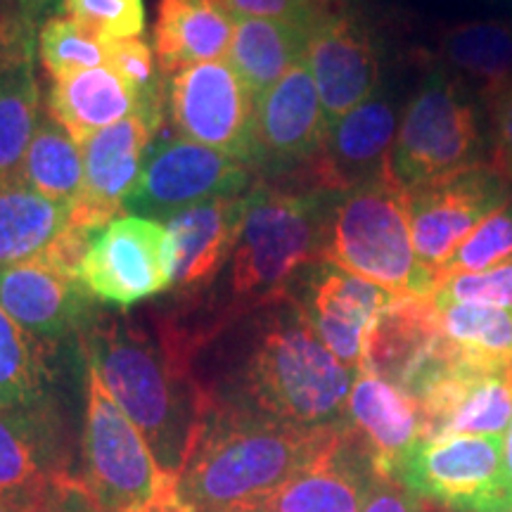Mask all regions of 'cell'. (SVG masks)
I'll use <instances>...</instances> for the list:
<instances>
[{
	"instance_id": "obj_17",
	"label": "cell",
	"mask_w": 512,
	"mask_h": 512,
	"mask_svg": "<svg viewBox=\"0 0 512 512\" xmlns=\"http://www.w3.org/2000/svg\"><path fill=\"white\" fill-rule=\"evenodd\" d=\"M306 64L332 126L382 88V50L375 31L354 10L313 27Z\"/></svg>"
},
{
	"instance_id": "obj_11",
	"label": "cell",
	"mask_w": 512,
	"mask_h": 512,
	"mask_svg": "<svg viewBox=\"0 0 512 512\" xmlns=\"http://www.w3.org/2000/svg\"><path fill=\"white\" fill-rule=\"evenodd\" d=\"M328 133L316 81L304 60L256 100L249 169L256 181L292 183L316 162Z\"/></svg>"
},
{
	"instance_id": "obj_26",
	"label": "cell",
	"mask_w": 512,
	"mask_h": 512,
	"mask_svg": "<svg viewBox=\"0 0 512 512\" xmlns=\"http://www.w3.org/2000/svg\"><path fill=\"white\" fill-rule=\"evenodd\" d=\"M235 17L219 0H159L155 55L164 74L223 60L233 41Z\"/></svg>"
},
{
	"instance_id": "obj_43",
	"label": "cell",
	"mask_w": 512,
	"mask_h": 512,
	"mask_svg": "<svg viewBox=\"0 0 512 512\" xmlns=\"http://www.w3.org/2000/svg\"><path fill=\"white\" fill-rule=\"evenodd\" d=\"M297 3L302 5V8L309 10L311 15L318 19V22H323V19L342 15V12L351 10L349 0H297Z\"/></svg>"
},
{
	"instance_id": "obj_6",
	"label": "cell",
	"mask_w": 512,
	"mask_h": 512,
	"mask_svg": "<svg viewBox=\"0 0 512 512\" xmlns=\"http://www.w3.org/2000/svg\"><path fill=\"white\" fill-rule=\"evenodd\" d=\"M482 117L475 93L441 64H432L401 114L392 174L415 188L482 164Z\"/></svg>"
},
{
	"instance_id": "obj_29",
	"label": "cell",
	"mask_w": 512,
	"mask_h": 512,
	"mask_svg": "<svg viewBox=\"0 0 512 512\" xmlns=\"http://www.w3.org/2000/svg\"><path fill=\"white\" fill-rule=\"evenodd\" d=\"M55 344L43 342L0 306V411L55 399Z\"/></svg>"
},
{
	"instance_id": "obj_14",
	"label": "cell",
	"mask_w": 512,
	"mask_h": 512,
	"mask_svg": "<svg viewBox=\"0 0 512 512\" xmlns=\"http://www.w3.org/2000/svg\"><path fill=\"white\" fill-rule=\"evenodd\" d=\"M456 356V344L441 332L434 297H396L368 328L358 373L382 377L418 399Z\"/></svg>"
},
{
	"instance_id": "obj_13",
	"label": "cell",
	"mask_w": 512,
	"mask_h": 512,
	"mask_svg": "<svg viewBox=\"0 0 512 512\" xmlns=\"http://www.w3.org/2000/svg\"><path fill=\"white\" fill-rule=\"evenodd\" d=\"M510 197L512 185L489 164H477L456 176L408 188L411 235L420 264L439 278L441 268L467 235Z\"/></svg>"
},
{
	"instance_id": "obj_3",
	"label": "cell",
	"mask_w": 512,
	"mask_h": 512,
	"mask_svg": "<svg viewBox=\"0 0 512 512\" xmlns=\"http://www.w3.org/2000/svg\"><path fill=\"white\" fill-rule=\"evenodd\" d=\"M347 422L297 427L209 403L178 472V498L192 512L254 508L323 456Z\"/></svg>"
},
{
	"instance_id": "obj_33",
	"label": "cell",
	"mask_w": 512,
	"mask_h": 512,
	"mask_svg": "<svg viewBox=\"0 0 512 512\" xmlns=\"http://www.w3.org/2000/svg\"><path fill=\"white\" fill-rule=\"evenodd\" d=\"M441 332L465 356L512 363V311L486 304H437Z\"/></svg>"
},
{
	"instance_id": "obj_2",
	"label": "cell",
	"mask_w": 512,
	"mask_h": 512,
	"mask_svg": "<svg viewBox=\"0 0 512 512\" xmlns=\"http://www.w3.org/2000/svg\"><path fill=\"white\" fill-rule=\"evenodd\" d=\"M83 358L152 453L178 479L190 441L209 408L197 377V344L176 313L98 311L79 337Z\"/></svg>"
},
{
	"instance_id": "obj_37",
	"label": "cell",
	"mask_w": 512,
	"mask_h": 512,
	"mask_svg": "<svg viewBox=\"0 0 512 512\" xmlns=\"http://www.w3.org/2000/svg\"><path fill=\"white\" fill-rule=\"evenodd\" d=\"M437 304H486L512 311V259L482 273L448 278L434 294Z\"/></svg>"
},
{
	"instance_id": "obj_27",
	"label": "cell",
	"mask_w": 512,
	"mask_h": 512,
	"mask_svg": "<svg viewBox=\"0 0 512 512\" xmlns=\"http://www.w3.org/2000/svg\"><path fill=\"white\" fill-rule=\"evenodd\" d=\"M46 112L81 145L102 128L133 117L138 100L110 67H98L53 81Z\"/></svg>"
},
{
	"instance_id": "obj_20",
	"label": "cell",
	"mask_w": 512,
	"mask_h": 512,
	"mask_svg": "<svg viewBox=\"0 0 512 512\" xmlns=\"http://www.w3.org/2000/svg\"><path fill=\"white\" fill-rule=\"evenodd\" d=\"M155 138V128L133 114L83 140V192L69 207V221L100 233L124 214Z\"/></svg>"
},
{
	"instance_id": "obj_19",
	"label": "cell",
	"mask_w": 512,
	"mask_h": 512,
	"mask_svg": "<svg viewBox=\"0 0 512 512\" xmlns=\"http://www.w3.org/2000/svg\"><path fill=\"white\" fill-rule=\"evenodd\" d=\"M72 475V441L55 399L0 411V494L41 503Z\"/></svg>"
},
{
	"instance_id": "obj_36",
	"label": "cell",
	"mask_w": 512,
	"mask_h": 512,
	"mask_svg": "<svg viewBox=\"0 0 512 512\" xmlns=\"http://www.w3.org/2000/svg\"><path fill=\"white\" fill-rule=\"evenodd\" d=\"M67 17L102 43L140 38L145 31V0H62Z\"/></svg>"
},
{
	"instance_id": "obj_31",
	"label": "cell",
	"mask_w": 512,
	"mask_h": 512,
	"mask_svg": "<svg viewBox=\"0 0 512 512\" xmlns=\"http://www.w3.org/2000/svg\"><path fill=\"white\" fill-rule=\"evenodd\" d=\"M17 181L48 200L72 204L83 192V152L67 128L43 112L31 145L19 166Z\"/></svg>"
},
{
	"instance_id": "obj_41",
	"label": "cell",
	"mask_w": 512,
	"mask_h": 512,
	"mask_svg": "<svg viewBox=\"0 0 512 512\" xmlns=\"http://www.w3.org/2000/svg\"><path fill=\"white\" fill-rule=\"evenodd\" d=\"M34 57V27L27 15H0V74Z\"/></svg>"
},
{
	"instance_id": "obj_1",
	"label": "cell",
	"mask_w": 512,
	"mask_h": 512,
	"mask_svg": "<svg viewBox=\"0 0 512 512\" xmlns=\"http://www.w3.org/2000/svg\"><path fill=\"white\" fill-rule=\"evenodd\" d=\"M209 403L297 427L347 420L354 370L320 342L294 297L216 330L195 361Z\"/></svg>"
},
{
	"instance_id": "obj_21",
	"label": "cell",
	"mask_w": 512,
	"mask_h": 512,
	"mask_svg": "<svg viewBox=\"0 0 512 512\" xmlns=\"http://www.w3.org/2000/svg\"><path fill=\"white\" fill-rule=\"evenodd\" d=\"M95 304L86 287L64 278L38 256L0 266V306L43 342L81 337L98 313Z\"/></svg>"
},
{
	"instance_id": "obj_23",
	"label": "cell",
	"mask_w": 512,
	"mask_h": 512,
	"mask_svg": "<svg viewBox=\"0 0 512 512\" xmlns=\"http://www.w3.org/2000/svg\"><path fill=\"white\" fill-rule=\"evenodd\" d=\"M245 197H216L178 211L166 221L174 245V285L178 299H195L219 283L238 245Z\"/></svg>"
},
{
	"instance_id": "obj_39",
	"label": "cell",
	"mask_w": 512,
	"mask_h": 512,
	"mask_svg": "<svg viewBox=\"0 0 512 512\" xmlns=\"http://www.w3.org/2000/svg\"><path fill=\"white\" fill-rule=\"evenodd\" d=\"M489 114V166L512 185V91L486 110Z\"/></svg>"
},
{
	"instance_id": "obj_10",
	"label": "cell",
	"mask_w": 512,
	"mask_h": 512,
	"mask_svg": "<svg viewBox=\"0 0 512 512\" xmlns=\"http://www.w3.org/2000/svg\"><path fill=\"white\" fill-rule=\"evenodd\" d=\"M254 183L249 166L219 150L188 138L155 140L136 190L126 200V211L162 223L216 197L247 195Z\"/></svg>"
},
{
	"instance_id": "obj_44",
	"label": "cell",
	"mask_w": 512,
	"mask_h": 512,
	"mask_svg": "<svg viewBox=\"0 0 512 512\" xmlns=\"http://www.w3.org/2000/svg\"><path fill=\"white\" fill-rule=\"evenodd\" d=\"M505 456V498H508V512H512V420L508 425V437L503 441Z\"/></svg>"
},
{
	"instance_id": "obj_9",
	"label": "cell",
	"mask_w": 512,
	"mask_h": 512,
	"mask_svg": "<svg viewBox=\"0 0 512 512\" xmlns=\"http://www.w3.org/2000/svg\"><path fill=\"white\" fill-rule=\"evenodd\" d=\"M81 285L98 304L126 311L171 292L174 245L164 223L121 214L95 235L81 266Z\"/></svg>"
},
{
	"instance_id": "obj_12",
	"label": "cell",
	"mask_w": 512,
	"mask_h": 512,
	"mask_svg": "<svg viewBox=\"0 0 512 512\" xmlns=\"http://www.w3.org/2000/svg\"><path fill=\"white\" fill-rule=\"evenodd\" d=\"M169 110L181 138L245 166L252 162L256 98L228 60L192 64L171 76Z\"/></svg>"
},
{
	"instance_id": "obj_45",
	"label": "cell",
	"mask_w": 512,
	"mask_h": 512,
	"mask_svg": "<svg viewBox=\"0 0 512 512\" xmlns=\"http://www.w3.org/2000/svg\"><path fill=\"white\" fill-rule=\"evenodd\" d=\"M143 512H192V510L181 501V498H178V491H174V494L164 496L162 501L150 505V508L143 510Z\"/></svg>"
},
{
	"instance_id": "obj_42",
	"label": "cell",
	"mask_w": 512,
	"mask_h": 512,
	"mask_svg": "<svg viewBox=\"0 0 512 512\" xmlns=\"http://www.w3.org/2000/svg\"><path fill=\"white\" fill-rule=\"evenodd\" d=\"M38 512H102L76 475L60 477L43 496Z\"/></svg>"
},
{
	"instance_id": "obj_32",
	"label": "cell",
	"mask_w": 512,
	"mask_h": 512,
	"mask_svg": "<svg viewBox=\"0 0 512 512\" xmlns=\"http://www.w3.org/2000/svg\"><path fill=\"white\" fill-rule=\"evenodd\" d=\"M41 117V93L31 57L0 74V183L17 178Z\"/></svg>"
},
{
	"instance_id": "obj_8",
	"label": "cell",
	"mask_w": 512,
	"mask_h": 512,
	"mask_svg": "<svg viewBox=\"0 0 512 512\" xmlns=\"http://www.w3.org/2000/svg\"><path fill=\"white\" fill-rule=\"evenodd\" d=\"M394 479L446 512H508L501 437L418 441Z\"/></svg>"
},
{
	"instance_id": "obj_25",
	"label": "cell",
	"mask_w": 512,
	"mask_h": 512,
	"mask_svg": "<svg viewBox=\"0 0 512 512\" xmlns=\"http://www.w3.org/2000/svg\"><path fill=\"white\" fill-rule=\"evenodd\" d=\"M439 64L475 93L484 110L512 91V24L467 19L439 36Z\"/></svg>"
},
{
	"instance_id": "obj_4",
	"label": "cell",
	"mask_w": 512,
	"mask_h": 512,
	"mask_svg": "<svg viewBox=\"0 0 512 512\" xmlns=\"http://www.w3.org/2000/svg\"><path fill=\"white\" fill-rule=\"evenodd\" d=\"M337 195L256 181L245 197V219L226 271L209 292L188 302L221 330L249 311L292 297L299 278L325 261Z\"/></svg>"
},
{
	"instance_id": "obj_38",
	"label": "cell",
	"mask_w": 512,
	"mask_h": 512,
	"mask_svg": "<svg viewBox=\"0 0 512 512\" xmlns=\"http://www.w3.org/2000/svg\"><path fill=\"white\" fill-rule=\"evenodd\" d=\"M219 3L235 17V22L238 19H275V22H287L309 31L318 24V19L297 0H219Z\"/></svg>"
},
{
	"instance_id": "obj_7",
	"label": "cell",
	"mask_w": 512,
	"mask_h": 512,
	"mask_svg": "<svg viewBox=\"0 0 512 512\" xmlns=\"http://www.w3.org/2000/svg\"><path fill=\"white\" fill-rule=\"evenodd\" d=\"M79 479L102 512H143L174 494L178 482L159 465L91 363H86Z\"/></svg>"
},
{
	"instance_id": "obj_30",
	"label": "cell",
	"mask_w": 512,
	"mask_h": 512,
	"mask_svg": "<svg viewBox=\"0 0 512 512\" xmlns=\"http://www.w3.org/2000/svg\"><path fill=\"white\" fill-rule=\"evenodd\" d=\"M69 207L17 178L0 183V266L34 259L67 226Z\"/></svg>"
},
{
	"instance_id": "obj_46",
	"label": "cell",
	"mask_w": 512,
	"mask_h": 512,
	"mask_svg": "<svg viewBox=\"0 0 512 512\" xmlns=\"http://www.w3.org/2000/svg\"><path fill=\"white\" fill-rule=\"evenodd\" d=\"M41 503L24 501V498H12L0 494V512H38Z\"/></svg>"
},
{
	"instance_id": "obj_16",
	"label": "cell",
	"mask_w": 512,
	"mask_h": 512,
	"mask_svg": "<svg viewBox=\"0 0 512 512\" xmlns=\"http://www.w3.org/2000/svg\"><path fill=\"white\" fill-rule=\"evenodd\" d=\"M399 107L387 88L330 126L316 162L294 178L290 188L306 192H347L392 174V152L399 133Z\"/></svg>"
},
{
	"instance_id": "obj_34",
	"label": "cell",
	"mask_w": 512,
	"mask_h": 512,
	"mask_svg": "<svg viewBox=\"0 0 512 512\" xmlns=\"http://www.w3.org/2000/svg\"><path fill=\"white\" fill-rule=\"evenodd\" d=\"M38 57L53 81L107 67V43L72 17H50L38 29Z\"/></svg>"
},
{
	"instance_id": "obj_47",
	"label": "cell",
	"mask_w": 512,
	"mask_h": 512,
	"mask_svg": "<svg viewBox=\"0 0 512 512\" xmlns=\"http://www.w3.org/2000/svg\"><path fill=\"white\" fill-rule=\"evenodd\" d=\"M375 3H392V0H375Z\"/></svg>"
},
{
	"instance_id": "obj_5",
	"label": "cell",
	"mask_w": 512,
	"mask_h": 512,
	"mask_svg": "<svg viewBox=\"0 0 512 512\" xmlns=\"http://www.w3.org/2000/svg\"><path fill=\"white\" fill-rule=\"evenodd\" d=\"M325 261L380 285L394 297H434L439 292V278L415 256L408 190L394 174L335 197Z\"/></svg>"
},
{
	"instance_id": "obj_28",
	"label": "cell",
	"mask_w": 512,
	"mask_h": 512,
	"mask_svg": "<svg viewBox=\"0 0 512 512\" xmlns=\"http://www.w3.org/2000/svg\"><path fill=\"white\" fill-rule=\"evenodd\" d=\"M309 29L275 19H238L226 60L256 100L306 60Z\"/></svg>"
},
{
	"instance_id": "obj_18",
	"label": "cell",
	"mask_w": 512,
	"mask_h": 512,
	"mask_svg": "<svg viewBox=\"0 0 512 512\" xmlns=\"http://www.w3.org/2000/svg\"><path fill=\"white\" fill-rule=\"evenodd\" d=\"M320 342L339 363L358 373L363 363L368 328L394 302V294L370 280L320 261L309 268L292 290Z\"/></svg>"
},
{
	"instance_id": "obj_35",
	"label": "cell",
	"mask_w": 512,
	"mask_h": 512,
	"mask_svg": "<svg viewBox=\"0 0 512 512\" xmlns=\"http://www.w3.org/2000/svg\"><path fill=\"white\" fill-rule=\"evenodd\" d=\"M512 259V197L501 204L496 211H491L479 226L467 235L463 245L456 249V254L448 259V264L441 268L439 280L441 285L453 275L463 273H482L498 264Z\"/></svg>"
},
{
	"instance_id": "obj_40",
	"label": "cell",
	"mask_w": 512,
	"mask_h": 512,
	"mask_svg": "<svg viewBox=\"0 0 512 512\" xmlns=\"http://www.w3.org/2000/svg\"><path fill=\"white\" fill-rule=\"evenodd\" d=\"M363 512H446L437 505L425 501V498L415 496L406 486L396 482V479L375 477L370 484Z\"/></svg>"
},
{
	"instance_id": "obj_48",
	"label": "cell",
	"mask_w": 512,
	"mask_h": 512,
	"mask_svg": "<svg viewBox=\"0 0 512 512\" xmlns=\"http://www.w3.org/2000/svg\"><path fill=\"white\" fill-rule=\"evenodd\" d=\"M496 3H512V0H496Z\"/></svg>"
},
{
	"instance_id": "obj_15",
	"label": "cell",
	"mask_w": 512,
	"mask_h": 512,
	"mask_svg": "<svg viewBox=\"0 0 512 512\" xmlns=\"http://www.w3.org/2000/svg\"><path fill=\"white\" fill-rule=\"evenodd\" d=\"M420 441L458 437H501L512 420V363H484L465 356L427 384L418 396Z\"/></svg>"
},
{
	"instance_id": "obj_49",
	"label": "cell",
	"mask_w": 512,
	"mask_h": 512,
	"mask_svg": "<svg viewBox=\"0 0 512 512\" xmlns=\"http://www.w3.org/2000/svg\"><path fill=\"white\" fill-rule=\"evenodd\" d=\"M240 512H254V510H240Z\"/></svg>"
},
{
	"instance_id": "obj_22",
	"label": "cell",
	"mask_w": 512,
	"mask_h": 512,
	"mask_svg": "<svg viewBox=\"0 0 512 512\" xmlns=\"http://www.w3.org/2000/svg\"><path fill=\"white\" fill-rule=\"evenodd\" d=\"M375 479L366 441L351 422L328 451L278 491L256 503L254 512H363Z\"/></svg>"
},
{
	"instance_id": "obj_24",
	"label": "cell",
	"mask_w": 512,
	"mask_h": 512,
	"mask_svg": "<svg viewBox=\"0 0 512 512\" xmlns=\"http://www.w3.org/2000/svg\"><path fill=\"white\" fill-rule=\"evenodd\" d=\"M347 420L366 441L375 477L394 479L396 467L422 437L420 406L396 384L358 373L347 403Z\"/></svg>"
}]
</instances>
